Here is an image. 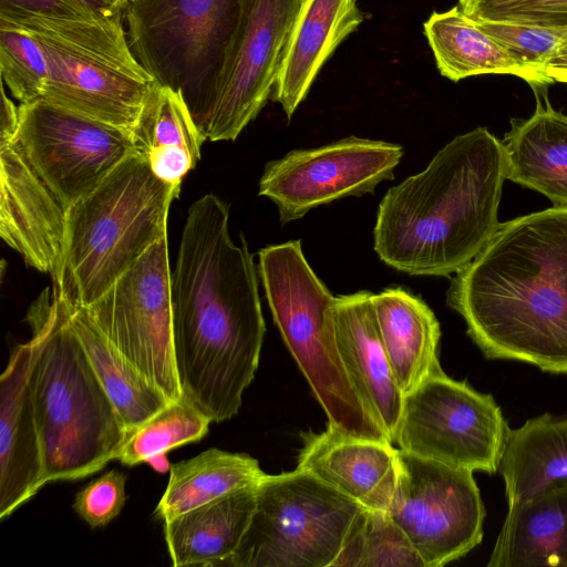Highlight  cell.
Listing matches in <instances>:
<instances>
[{"instance_id": "cell-22", "label": "cell", "mask_w": 567, "mask_h": 567, "mask_svg": "<svg viewBox=\"0 0 567 567\" xmlns=\"http://www.w3.org/2000/svg\"><path fill=\"white\" fill-rule=\"evenodd\" d=\"M488 567H567V481L508 505Z\"/></svg>"}, {"instance_id": "cell-16", "label": "cell", "mask_w": 567, "mask_h": 567, "mask_svg": "<svg viewBox=\"0 0 567 567\" xmlns=\"http://www.w3.org/2000/svg\"><path fill=\"white\" fill-rule=\"evenodd\" d=\"M0 236L23 261L55 278L66 210L32 168L17 141L0 142Z\"/></svg>"}, {"instance_id": "cell-23", "label": "cell", "mask_w": 567, "mask_h": 567, "mask_svg": "<svg viewBox=\"0 0 567 567\" xmlns=\"http://www.w3.org/2000/svg\"><path fill=\"white\" fill-rule=\"evenodd\" d=\"M205 141L182 93L153 81L132 131L134 153L156 177L181 186L199 161Z\"/></svg>"}, {"instance_id": "cell-15", "label": "cell", "mask_w": 567, "mask_h": 567, "mask_svg": "<svg viewBox=\"0 0 567 567\" xmlns=\"http://www.w3.org/2000/svg\"><path fill=\"white\" fill-rule=\"evenodd\" d=\"M31 33L42 45L49 65L40 100L132 133L153 81L136 78L49 37Z\"/></svg>"}, {"instance_id": "cell-24", "label": "cell", "mask_w": 567, "mask_h": 567, "mask_svg": "<svg viewBox=\"0 0 567 567\" xmlns=\"http://www.w3.org/2000/svg\"><path fill=\"white\" fill-rule=\"evenodd\" d=\"M256 507V485L164 520L172 564L223 567L238 547Z\"/></svg>"}, {"instance_id": "cell-37", "label": "cell", "mask_w": 567, "mask_h": 567, "mask_svg": "<svg viewBox=\"0 0 567 567\" xmlns=\"http://www.w3.org/2000/svg\"><path fill=\"white\" fill-rule=\"evenodd\" d=\"M20 124L19 105H16L1 86L0 142L16 141Z\"/></svg>"}, {"instance_id": "cell-3", "label": "cell", "mask_w": 567, "mask_h": 567, "mask_svg": "<svg viewBox=\"0 0 567 567\" xmlns=\"http://www.w3.org/2000/svg\"><path fill=\"white\" fill-rule=\"evenodd\" d=\"M505 154L485 127L455 136L420 173L390 187L379 204L374 250L412 276L460 271L499 223Z\"/></svg>"}, {"instance_id": "cell-36", "label": "cell", "mask_w": 567, "mask_h": 567, "mask_svg": "<svg viewBox=\"0 0 567 567\" xmlns=\"http://www.w3.org/2000/svg\"><path fill=\"white\" fill-rule=\"evenodd\" d=\"M124 473L111 470L93 480L74 498V512L91 527L109 524L122 511L125 501Z\"/></svg>"}, {"instance_id": "cell-28", "label": "cell", "mask_w": 567, "mask_h": 567, "mask_svg": "<svg viewBox=\"0 0 567 567\" xmlns=\"http://www.w3.org/2000/svg\"><path fill=\"white\" fill-rule=\"evenodd\" d=\"M68 310L71 328L128 434L172 402L100 331L85 308Z\"/></svg>"}, {"instance_id": "cell-35", "label": "cell", "mask_w": 567, "mask_h": 567, "mask_svg": "<svg viewBox=\"0 0 567 567\" xmlns=\"http://www.w3.org/2000/svg\"><path fill=\"white\" fill-rule=\"evenodd\" d=\"M13 13L102 22L124 19V10L110 0H0V14Z\"/></svg>"}, {"instance_id": "cell-18", "label": "cell", "mask_w": 567, "mask_h": 567, "mask_svg": "<svg viewBox=\"0 0 567 567\" xmlns=\"http://www.w3.org/2000/svg\"><path fill=\"white\" fill-rule=\"evenodd\" d=\"M367 290L336 297L333 320L344 371L368 413L394 442L403 393L388 360Z\"/></svg>"}, {"instance_id": "cell-21", "label": "cell", "mask_w": 567, "mask_h": 567, "mask_svg": "<svg viewBox=\"0 0 567 567\" xmlns=\"http://www.w3.org/2000/svg\"><path fill=\"white\" fill-rule=\"evenodd\" d=\"M372 299L388 360L405 395L442 369L440 323L423 299L402 287L385 288Z\"/></svg>"}, {"instance_id": "cell-29", "label": "cell", "mask_w": 567, "mask_h": 567, "mask_svg": "<svg viewBox=\"0 0 567 567\" xmlns=\"http://www.w3.org/2000/svg\"><path fill=\"white\" fill-rule=\"evenodd\" d=\"M266 473L256 458L210 447L200 454L169 466L166 489L156 505L155 515L163 520L256 485Z\"/></svg>"}, {"instance_id": "cell-25", "label": "cell", "mask_w": 567, "mask_h": 567, "mask_svg": "<svg viewBox=\"0 0 567 567\" xmlns=\"http://www.w3.org/2000/svg\"><path fill=\"white\" fill-rule=\"evenodd\" d=\"M502 144L506 179L544 194L554 207L567 208V115L537 97L534 114L512 121Z\"/></svg>"}, {"instance_id": "cell-8", "label": "cell", "mask_w": 567, "mask_h": 567, "mask_svg": "<svg viewBox=\"0 0 567 567\" xmlns=\"http://www.w3.org/2000/svg\"><path fill=\"white\" fill-rule=\"evenodd\" d=\"M363 508L302 470L265 474L249 525L223 567H332Z\"/></svg>"}, {"instance_id": "cell-33", "label": "cell", "mask_w": 567, "mask_h": 567, "mask_svg": "<svg viewBox=\"0 0 567 567\" xmlns=\"http://www.w3.org/2000/svg\"><path fill=\"white\" fill-rule=\"evenodd\" d=\"M477 22L522 65L537 73L548 83L554 82L547 75L546 69L567 37L566 29L502 21Z\"/></svg>"}, {"instance_id": "cell-32", "label": "cell", "mask_w": 567, "mask_h": 567, "mask_svg": "<svg viewBox=\"0 0 567 567\" xmlns=\"http://www.w3.org/2000/svg\"><path fill=\"white\" fill-rule=\"evenodd\" d=\"M0 72L2 83L20 103L41 99L49 76L47 55L28 30L0 18Z\"/></svg>"}, {"instance_id": "cell-1", "label": "cell", "mask_w": 567, "mask_h": 567, "mask_svg": "<svg viewBox=\"0 0 567 567\" xmlns=\"http://www.w3.org/2000/svg\"><path fill=\"white\" fill-rule=\"evenodd\" d=\"M216 195L187 213L171 277L173 350L181 399L212 422L235 416L254 380L266 332L258 269L229 233Z\"/></svg>"}, {"instance_id": "cell-14", "label": "cell", "mask_w": 567, "mask_h": 567, "mask_svg": "<svg viewBox=\"0 0 567 567\" xmlns=\"http://www.w3.org/2000/svg\"><path fill=\"white\" fill-rule=\"evenodd\" d=\"M402 156L399 144L357 136L293 150L266 164L258 194L277 206L285 225L318 206L373 193L381 182L393 179Z\"/></svg>"}, {"instance_id": "cell-38", "label": "cell", "mask_w": 567, "mask_h": 567, "mask_svg": "<svg viewBox=\"0 0 567 567\" xmlns=\"http://www.w3.org/2000/svg\"><path fill=\"white\" fill-rule=\"evenodd\" d=\"M546 72L553 81H558L559 78L567 74V37L555 56L549 61Z\"/></svg>"}, {"instance_id": "cell-17", "label": "cell", "mask_w": 567, "mask_h": 567, "mask_svg": "<svg viewBox=\"0 0 567 567\" xmlns=\"http://www.w3.org/2000/svg\"><path fill=\"white\" fill-rule=\"evenodd\" d=\"M18 344L0 378V518L11 515L45 485L30 388L40 334Z\"/></svg>"}, {"instance_id": "cell-13", "label": "cell", "mask_w": 567, "mask_h": 567, "mask_svg": "<svg viewBox=\"0 0 567 567\" xmlns=\"http://www.w3.org/2000/svg\"><path fill=\"white\" fill-rule=\"evenodd\" d=\"M19 114L16 141L65 210L134 153L131 132L47 101L20 103Z\"/></svg>"}, {"instance_id": "cell-12", "label": "cell", "mask_w": 567, "mask_h": 567, "mask_svg": "<svg viewBox=\"0 0 567 567\" xmlns=\"http://www.w3.org/2000/svg\"><path fill=\"white\" fill-rule=\"evenodd\" d=\"M305 0H240L206 140L234 141L271 97Z\"/></svg>"}, {"instance_id": "cell-40", "label": "cell", "mask_w": 567, "mask_h": 567, "mask_svg": "<svg viewBox=\"0 0 567 567\" xmlns=\"http://www.w3.org/2000/svg\"><path fill=\"white\" fill-rule=\"evenodd\" d=\"M558 82L567 83V74H566V75H564V76H561V78H559V79H558Z\"/></svg>"}, {"instance_id": "cell-11", "label": "cell", "mask_w": 567, "mask_h": 567, "mask_svg": "<svg viewBox=\"0 0 567 567\" xmlns=\"http://www.w3.org/2000/svg\"><path fill=\"white\" fill-rule=\"evenodd\" d=\"M425 567L468 554L483 539L486 509L473 472L399 449V476L388 508Z\"/></svg>"}, {"instance_id": "cell-5", "label": "cell", "mask_w": 567, "mask_h": 567, "mask_svg": "<svg viewBox=\"0 0 567 567\" xmlns=\"http://www.w3.org/2000/svg\"><path fill=\"white\" fill-rule=\"evenodd\" d=\"M179 189L133 153L66 209L53 290L69 309L87 308L167 236L169 206Z\"/></svg>"}, {"instance_id": "cell-34", "label": "cell", "mask_w": 567, "mask_h": 567, "mask_svg": "<svg viewBox=\"0 0 567 567\" xmlns=\"http://www.w3.org/2000/svg\"><path fill=\"white\" fill-rule=\"evenodd\" d=\"M475 21H502L567 30V0H458Z\"/></svg>"}, {"instance_id": "cell-30", "label": "cell", "mask_w": 567, "mask_h": 567, "mask_svg": "<svg viewBox=\"0 0 567 567\" xmlns=\"http://www.w3.org/2000/svg\"><path fill=\"white\" fill-rule=\"evenodd\" d=\"M332 567H425L388 511L363 508Z\"/></svg>"}, {"instance_id": "cell-7", "label": "cell", "mask_w": 567, "mask_h": 567, "mask_svg": "<svg viewBox=\"0 0 567 567\" xmlns=\"http://www.w3.org/2000/svg\"><path fill=\"white\" fill-rule=\"evenodd\" d=\"M239 4L240 0H131L124 8L136 60L155 82L182 93L204 136Z\"/></svg>"}, {"instance_id": "cell-2", "label": "cell", "mask_w": 567, "mask_h": 567, "mask_svg": "<svg viewBox=\"0 0 567 567\" xmlns=\"http://www.w3.org/2000/svg\"><path fill=\"white\" fill-rule=\"evenodd\" d=\"M446 302L486 359L567 374V208L499 223Z\"/></svg>"}, {"instance_id": "cell-26", "label": "cell", "mask_w": 567, "mask_h": 567, "mask_svg": "<svg viewBox=\"0 0 567 567\" xmlns=\"http://www.w3.org/2000/svg\"><path fill=\"white\" fill-rule=\"evenodd\" d=\"M423 27L437 70L453 82L480 74H509L525 80L534 90L549 84L514 59L458 6L433 12Z\"/></svg>"}, {"instance_id": "cell-39", "label": "cell", "mask_w": 567, "mask_h": 567, "mask_svg": "<svg viewBox=\"0 0 567 567\" xmlns=\"http://www.w3.org/2000/svg\"><path fill=\"white\" fill-rule=\"evenodd\" d=\"M116 8L124 10L131 0H110Z\"/></svg>"}, {"instance_id": "cell-9", "label": "cell", "mask_w": 567, "mask_h": 567, "mask_svg": "<svg viewBox=\"0 0 567 567\" xmlns=\"http://www.w3.org/2000/svg\"><path fill=\"white\" fill-rule=\"evenodd\" d=\"M511 430L492 394L440 369L404 395L394 442L423 458L494 474Z\"/></svg>"}, {"instance_id": "cell-31", "label": "cell", "mask_w": 567, "mask_h": 567, "mask_svg": "<svg viewBox=\"0 0 567 567\" xmlns=\"http://www.w3.org/2000/svg\"><path fill=\"white\" fill-rule=\"evenodd\" d=\"M210 423L185 400L172 401L128 434L117 460L127 466L148 463L172 449L200 441Z\"/></svg>"}, {"instance_id": "cell-19", "label": "cell", "mask_w": 567, "mask_h": 567, "mask_svg": "<svg viewBox=\"0 0 567 567\" xmlns=\"http://www.w3.org/2000/svg\"><path fill=\"white\" fill-rule=\"evenodd\" d=\"M297 468L352 498L364 508L388 511L399 476V449L330 426L301 434Z\"/></svg>"}, {"instance_id": "cell-20", "label": "cell", "mask_w": 567, "mask_h": 567, "mask_svg": "<svg viewBox=\"0 0 567 567\" xmlns=\"http://www.w3.org/2000/svg\"><path fill=\"white\" fill-rule=\"evenodd\" d=\"M363 20L357 0H305L271 94L288 118L326 61Z\"/></svg>"}, {"instance_id": "cell-27", "label": "cell", "mask_w": 567, "mask_h": 567, "mask_svg": "<svg viewBox=\"0 0 567 567\" xmlns=\"http://www.w3.org/2000/svg\"><path fill=\"white\" fill-rule=\"evenodd\" d=\"M508 505L567 481V416L544 413L511 430L499 463Z\"/></svg>"}, {"instance_id": "cell-10", "label": "cell", "mask_w": 567, "mask_h": 567, "mask_svg": "<svg viewBox=\"0 0 567 567\" xmlns=\"http://www.w3.org/2000/svg\"><path fill=\"white\" fill-rule=\"evenodd\" d=\"M171 277L166 236L85 310L115 348L175 401L182 392L173 350Z\"/></svg>"}, {"instance_id": "cell-4", "label": "cell", "mask_w": 567, "mask_h": 567, "mask_svg": "<svg viewBox=\"0 0 567 567\" xmlns=\"http://www.w3.org/2000/svg\"><path fill=\"white\" fill-rule=\"evenodd\" d=\"M27 321L40 334L29 382L44 482L83 478L117 460L127 430L54 290L40 295Z\"/></svg>"}, {"instance_id": "cell-6", "label": "cell", "mask_w": 567, "mask_h": 567, "mask_svg": "<svg viewBox=\"0 0 567 567\" xmlns=\"http://www.w3.org/2000/svg\"><path fill=\"white\" fill-rule=\"evenodd\" d=\"M258 257V275L275 324L323 409L327 426L392 443L344 371L334 330L336 297L308 264L301 241L267 246Z\"/></svg>"}]
</instances>
